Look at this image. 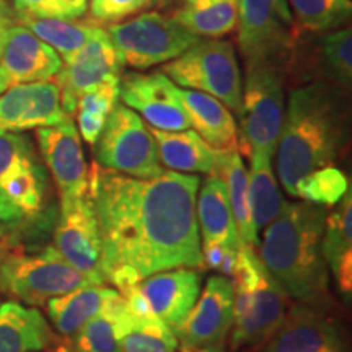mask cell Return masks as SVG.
I'll use <instances>...</instances> for the list:
<instances>
[{"label":"cell","mask_w":352,"mask_h":352,"mask_svg":"<svg viewBox=\"0 0 352 352\" xmlns=\"http://www.w3.org/2000/svg\"><path fill=\"white\" fill-rule=\"evenodd\" d=\"M87 285L94 284L65 263L54 246L34 254L7 250L0 259V292L26 305H44Z\"/></svg>","instance_id":"obj_6"},{"label":"cell","mask_w":352,"mask_h":352,"mask_svg":"<svg viewBox=\"0 0 352 352\" xmlns=\"http://www.w3.org/2000/svg\"><path fill=\"white\" fill-rule=\"evenodd\" d=\"M7 250H8V245H7V240L3 239L2 241H0V259L3 258V254L7 253Z\"/></svg>","instance_id":"obj_42"},{"label":"cell","mask_w":352,"mask_h":352,"mask_svg":"<svg viewBox=\"0 0 352 352\" xmlns=\"http://www.w3.org/2000/svg\"><path fill=\"white\" fill-rule=\"evenodd\" d=\"M201 283L199 270L176 267L145 277L139 285L153 314L175 333L199 298Z\"/></svg>","instance_id":"obj_19"},{"label":"cell","mask_w":352,"mask_h":352,"mask_svg":"<svg viewBox=\"0 0 352 352\" xmlns=\"http://www.w3.org/2000/svg\"><path fill=\"white\" fill-rule=\"evenodd\" d=\"M33 158H36V151L28 135L0 129V183Z\"/></svg>","instance_id":"obj_36"},{"label":"cell","mask_w":352,"mask_h":352,"mask_svg":"<svg viewBox=\"0 0 352 352\" xmlns=\"http://www.w3.org/2000/svg\"><path fill=\"white\" fill-rule=\"evenodd\" d=\"M15 23V12L10 10V7L7 6L6 0H0V57H2L3 47H6L8 30H10Z\"/></svg>","instance_id":"obj_41"},{"label":"cell","mask_w":352,"mask_h":352,"mask_svg":"<svg viewBox=\"0 0 352 352\" xmlns=\"http://www.w3.org/2000/svg\"><path fill=\"white\" fill-rule=\"evenodd\" d=\"M3 239H6V232H3V228L0 227V241H2Z\"/></svg>","instance_id":"obj_44"},{"label":"cell","mask_w":352,"mask_h":352,"mask_svg":"<svg viewBox=\"0 0 352 352\" xmlns=\"http://www.w3.org/2000/svg\"><path fill=\"white\" fill-rule=\"evenodd\" d=\"M197 227H201L202 241L220 243L228 248L240 250L243 241L236 232L226 183L217 175H209L202 183L196 199Z\"/></svg>","instance_id":"obj_22"},{"label":"cell","mask_w":352,"mask_h":352,"mask_svg":"<svg viewBox=\"0 0 352 352\" xmlns=\"http://www.w3.org/2000/svg\"><path fill=\"white\" fill-rule=\"evenodd\" d=\"M263 352H349L347 331L336 303L296 302L290 305Z\"/></svg>","instance_id":"obj_11"},{"label":"cell","mask_w":352,"mask_h":352,"mask_svg":"<svg viewBox=\"0 0 352 352\" xmlns=\"http://www.w3.org/2000/svg\"><path fill=\"white\" fill-rule=\"evenodd\" d=\"M349 189V179H347L344 171L331 165L303 176L297 183L294 197L328 209L334 208Z\"/></svg>","instance_id":"obj_33"},{"label":"cell","mask_w":352,"mask_h":352,"mask_svg":"<svg viewBox=\"0 0 352 352\" xmlns=\"http://www.w3.org/2000/svg\"><path fill=\"white\" fill-rule=\"evenodd\" d=\"M284 122V77L276 67L246 69L241 94L239 148L241 155H276Z\"/></svg>","instance_id":"obj_7"},{"label":"cell","mask_w":352,"mask_h":352,"mask_svg":"<svg viewBox=\"0 0 352 352\" xmlns=\"http://www.w3.org/2000/svg\"><path fill=\"white\" fill-rule=\"evenodd\" d=\"M54 248L65 263L85 276L91 284H108L103 240L88 196L60 204L54 230Z\"/></svg>","instance_id":"obj_12"},{"label":"cell","mask_w":352,"mask_h":352,"mask_svg":"<svg viewBox=\"0 0 352 352\" xmlns=\"http://www.w3.org/2000/svg\"><path fill=\"white\" fill-rule=\"evenodd\" d=\"M122 103L138 111L153 129L186 131L189 118L179 103L176 85L164 72H129L121 78Z\"/></svg>","instance_id":"obj_16"},{"label":"cell","mask_w":352,"mask_h":352,"mask_svg":"<svg viewBox=\"0 0 352 352\" xmlns=\"http://www.w3.org/2000/svg\"><path fill=\"white\" fill-rule=\"evenodd\" d=\"M54 82L13 87L0 95V129L21 132L59 124L65 120Z\"/></svg>","instance_id":"obj_18"},{"label":"cell","mask_w":352,"mask_h":352,"mask_svg":"<svg viewBox=\"0 0 352 352\" xmlns=\"http://www.w3.org/2000/svg\"><path fill=\"white\" fill-rule=\"evenodd\" d=\"M52 351H56V352H74L69 347V344H60V342H59V346H57L56 349H52Z\"/></svg>","instance_id":"obj_43"},{"label":"cell","mask_w":352,"mask_h":352,"mask_svg":"<svg viewBox=\"0 0 352 352\" xmlns=\"http://www.w3.org/2000/svg\"><path fill=\"white\" fill-rule=\"evenodd\" d=\"M108 34L120 64L135 70L170 63L199 41L173 16L157 12L142 13L124 23L111 25Z\"/></svg>","instance_id":"obj_8"},{"label":"cell","mask_w":352,"mask_h":352,"mask_svg":"<svg viewBox=\"0 0 352 352\" xmlns=\"http://www.w3.org/2000/svg\"><path fill=\"white\" fill-rule=\"evenodd\" d=\"M232 324V283L223 276H212L175 336L184 352H222Z\"/></svg>","instance_id":"obj_13"},{"label":"cell","mask_w":352,"mask_h":352,"mask_svg":"<svg viewBox=\"0 0 352 352\" xmlns=\"http://www.w3.org/2000/svg\"><path fill=\"white\" fill-rule=\"evenodd\" d=\"M15 19L34 36L51 46L63 60L87 44L96 30V25L91 21L33 19L25 15H15Z\"/></svg>","instance_id":"obj_30"},{"label":"cell","mask_w":352,"mask_h":352,"mask_svg":"<svg viewBox=\"0 0 352 352\" xmlns=\"http://www.w3.org/2000/svg\"><path fill=\"white\" fill-rule=\"evenodd\" d=\"M166 77L186 90L206 94L240 116L243 78L230 41L204 39L164 65Z\"/></svg>","instance_id":"obj_5"},{"label":"cell","mask_w":352,"mask_h":352,"mask_svg":"<svg viewBox=\"0 0 352 352\" xmlns=\"http://www.w3.org/2000/svg\"><path fill=\"white\" fill-rule=\"evenodd\" d=\"M303 32L329 33L349 23L351 0H287Z\"/></svg>","instance_id":"obj_32"},{"label":"cell","mask_w":352,"mask_h":352,"mask_svg":"<svg viewBox=\"0 0 352 352\" xmlns=\"http://www.w3.org/2000/svg\"><path fill=\"white\" fill-rule=\"evenodd\" d=\"M121 98V77L101 82L83 94L77 103V113L107 121Z\"/></svg>","instance_id":"obj_37"},{"label":"cell","mask_w":352,"mask_h":352,"mask_svg":"<svg viewBox=\"0 0 352 352\" xmlns=\"http://www.w3.org/2000/svg\"><path fill=\"white\" fill-rule=\"evenodd\" d=\"M116 290L104 285H87L47 300V316L57 333L70 338L83 324L101 314Z\"/></svg>","instance_id":"obj_27"},{"label":"cell","mask_w":352,"mask_h":352,"mask_svg":"<svg viewBox=\"0 0 352 352\" xmlns=\"http://www.w3.org/2000/svg\"><path fill=\"white\" fill-rule=\"evenodd\" d=\"M121 77V64L107 30L96 26L87 44L63 60L56 85L60 91V104L65 116L77 111L80 96L101 82Z\"/></svg>","instance_id":"obj_14"},{"label":"cell","mask_w":352,"mask_h":352,"mask_svg":"<svg viewBox=\"0 0 352 352\" xmlns=\"http://www.w3.org/2000/svg\"><path fill=\"white\" fill-rule=\"evenodd\" d=\"M315 69L321 76L320 82L351 90L352 83V30L340 28L321 33L315 50Z\"/></svg>","instance_id":"obj_29"},{"label":"cell","mask_w":352,"mask_h":352,"mask_svg":"<svg viewBox=\"0 0 352 352\" xmlns=\"http://www.w3.org/2000/svg\"><path fill=\"white\" fill-rule=\"evenodd\" d=\"M191 127L212 151H239V129L230 109L201 91L176 88Z\"/></svg>","instance_id":"obj_20"},{"label":"cell","mask_w":352,"mask_h":352,"mask_svg":"<svg viewBox=\"0 0 352 352\" xmlns=\"http://www.w3.org/2000/svg\"><path fill=\"white\" fill-rule=\"evenodd\" d=\"M120 296L116 292L109 298L100 315L91 318L88 323L74 333L67 344L74 352H122L116 336V324L111 310V302Z\"/></svg>","instance_id":"obj_34"},{"label":"cell","mask_w":352,"mask_h":352,"mask_svg":"<svg viewBox=\"0 0 352 352\" xmlns=\"http://www.w3.org/2000/svg\"><path fill=\"white\" fill-rule=\"evenodd\" d=\"M233 287V351L263 347L287 314L290 300L285 290L263 266L254 250L243 245L230 279Z\"/></svg>","instance_id":"obj_4"},{"label":"cell","mask_w":352,"mask_h":352,"mask_svg":"<svg viewBox=\"0 0 352 352\" xmlns=\"http://www.w3.org/2000/svg\"><path fill=\"white\" fill-rule=\"evenodd\" d=\"M162 2H166V0H162Z\"/></svg>","instance_id":"obj_45"},{"label":"cell","mask_w":352,"mask_h":352,"mask_svg":"<svg viewBox=\"0 0 352 352\" xmlns=\"http://www.w3.org/2000/svg\"><path fill=\"white\" fill-rule=\"evenodd\" d=\"M36 140L59 191L60 204L87 197L90 170L82 151L80 134L72 120L67 116L56 126L39 127Z\"/></svg>","instance_id":"obj_15"},{"label":"cell","mask_w":352,"mask_h":352,"mask_svg":"<svg viewBox=\"0 0 352 352\" xmlns=\"http://www.w3.org/2000/svg\"><path fill=\"white\" fill-rule=\"evenodd\" d=\"M15 15L33 19L78 20L87 13L88 0H12Z\"/></svg>","instance_id":"obj_35"},{"label":"cell","mask_w":352,"mask_h":352,"mask_svg":"<svg viewBox=\"0 0 352 352\" xmlns=\"http://www.w3.org/2000/svg\"><path fill=\"white\" fill-rule=\"evenodd\" d=\"M157 142L158 160L166 168L184 173L215 175V151L209 147L195 131L152 129Z\"/></svg>","instance_id":"obj_26"},{"label":"cell","mask_w":352,"mask_h":352,"mask_svg":"<svg viewBox=\"0 0 352 352\" xmlns=\"http://www.w3.org/2000/svg\"><path fill=\"white\" fill-rule=\"evenodd\" d=\"M51 352H56V351H51Z\"/></svg>","instance_id":"obj_46"},{"label":"cell","mask_w":352,"mask_h":352,"mask_svg":"<svg viewBox=\"0 0 352 352\" xmlns=\"http://www.w3.org/2000/svg\"><path fill=\"white\" fill-rule=\"evenodd\" d=\"M324 261L333 272L334 280L344 298L352 294V196L351 189L336 204V209L327 215L323 241Z\"/></svg>","instance_id":"obj_23"},{"label":"cell","mask_w":352,"mask_h":352,"mask_svg":"<svg viewBox=\"0 0 352 352\" xmlns=\"http://www.w3.org/2000/svg\"><path fill=\"white\" fill-rule=\"evenodd\" d=\"M77 121H78V131H80V135L83 138V140H85L87 144L95 145L107 121L98 120V118L88 116V114H82V113H77Z\"/></svg>","instance_id":"obj_40"},{"label":"cell","mask_w":352,"mask_h":352,"mask_svg":"<svg viewBox=\"0 0 352 352\" xmlns=\"http://www.w3.org/2000/svg\"><path fill=\"white\" fill-rule=\"evenodd\" d=\"M57 346L59 340L36 308L19 302L0 305V352H36Z\"/></svg>","instance_id":"obj_21"},{"label":"cell","mask_w":352,"mask_h":352,"mask_svg":"<svg viewBox=\"0 0 352 352\" xmlns=\"http://www.w3.org/2000/svg\"><path fill=\"white\" fill-rule=\"evenodd\" d=\"M63 67L57 52L21 25L8 30L0 57V95L13 87L51 82Z\"/></svg>","instance_id":"obj_17"},{"label":"cell","mask_w":352,"mask_h":352,"mask_svg":"<svg viewBox=\"0 0 352 352\" xmlns=\"http://www.w3.org/2000/svg\"><path fill=\"white\" fill-rule=\"evenodd\" d=\"M116 336L122 352H176L178 340L160 318H140L118 296L111 302Z\"/></svg>","instance_id":"obj_25"},{"label":"cell","mask_w":352,"mask_h":352,"mask_svg":"<svg viewBox=\"0 0 352 352\" xmlns=\"http://www.w3.org/2000/svg\"><path fill=\"white\" fill-rule=\"evenodd\" d=\"M199 184L197 175L164 171L139 179L91 166L87 196L98 220L108 276L118 266L132 267L140 279L176 267L201 270Z\"/></svg>","instance_id":"obj_1"},{"label":"cell","mask_w":352,"mask_h":352,"mask_svg":"<svg viewBox=\"0 0 352 352\" xmlns=\"http://www.w3.org/2000/svg\"><path fill=\"white\" fill-rule=\"evenodd\" d=\"M152 3L153 0H90V21L94 25H118Z\"/></svg>","instance_id":"obj_38"},{"label":"cell","mask_w":352,"mask_h":352,"mask_svg":"<svg viewBox=\"0 0 352 352\" xmlns=\"http://www.w3.org/2000/svg\"><path fill=\"white\" fill-rule=\"evenodd\" d=\"M349 139L346 91L327 82L290 90L277 142V175L287 195L311 171L340 160Z\"/></svg>","instance_id":"obj_2"},{"label":"cell","mask_w":352,"mask_h":352,"mask_svg":"<svg viewBox=\"0 0 352 352\" xmlns=\"http://www.w3.org/2000/svg\"><path fill=\"white\" fill-rule=\"evenodd\" d=\"M239 44L246 69L283 70L296 44L287 0H239Z\"/></svg>","instance_id":"obj_9"},{"label":"cell","mask_w":352,"mask_h":352,"mask_svg":"<svg viewBox=\"0 0 352 352\" xmlns=\"http://www.w3.org/2000/svg\"><path fill=\"white\" fill-rule=\"evenodd\" d=\"M250 158V199H252L253 222L259 228H266L284 208V199L272 173L271 158L252 155Z\"/></svg>","instance_id":"obj_31"},{"label":"cell","mask_w":352,"mask_h":352,"mask_svg":"<svg viewBox=\"0 0 352 352\" xmlns=\"http://www.w3.org/2000/svg\"><path fill=\"white\" fill-rule=\"evenodd\" d=\"M215 175L226 183L228 201L240 240L248 248L259 246L258 230L253 222L252 199H250L248 170L239 151H215Z\"/></svg>","instance_id":"obj_24"},{"label":"cell","mask_w":352,"mask_h":352,"mask_svg":"<svg viewBox=\"0 0 352 352\" xmlns=\"http://www.w3.org/2000/svg\"><path fill=\"white\" fill-rule=\"evenodd\" d=\"M95 145L96 162L103 168L139 179L164 173L152 131L126 104L114 107Z\"/></svg>","instance_id":"obj_10"},{"label":"cell","mask_w":352,"mask_h":352,"mask_svg":"<svg viewBox=\"0 0 352 352\" xmlns=\"http://www.w3.org/2000/svg\"><path fill=\"white\" fill-rule=\"evenodd\" d=\"M173 19L197 38L217 39L236 28L239 0H183Z\"/></svg>","instance_id":"obj_28"},{"label":"cell","mask_w":352,"mask_h":352,"mask_svg":"<svg viewBox=\"0 0 352 352\" xmlns=\"http://www.w3.org/2000/svg\"><path fill=\"white\" fill-rule=\"evenodd\" d=\"M201 261L202 267H208L227 279H232L239 264V250L228 248L220 243H208L202 241L201 245Z\"/></svg>","instance_id":"obj_39"},{"label":"cell","mask_w":352,"mask_h":352,"mask_svg":"<svg viewBox=\"0 0 352 352\" xmlns=\"http://www.w3.org/2000/svg\"><path fill=\"white\" fill-rule=\"evenodd\" d=\"M327 209L310 202H284L263 233L259 259L274 280L297 302H331L323 241Z\"/></svg>","instance_id":"obj_3"}]
</instances>
